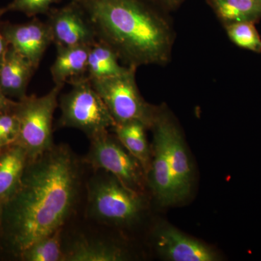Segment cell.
I'll list each match as a JSON object with an SVG mask.
<instances>
[{
    "label": "cell",
    "instance_id": "6da1fadb",
    "mask_svg": "<svg viewBox=\"0 0 261 261\" xmlns=\"http://www.w3.org/2000/svg\"><path fill=\"white\" fill-rule=\"evenodd\" d=\"M81 168L67 145H53L30 160L18 191L5 205L0 238L15 255L39 239L63 228L80 191Z\"/></svg>",
    "mask_w": 261,
    "mask_h": 261
},
{
    "label": "cell",
    "instance_id": "7a4b0ae2",
    "mask_svg": "<svg viewBox=\"0 0 261 261\" xmlns=\"http://www.w3.org/2000/svg\"><path fill=\"white\" fill-rule=\"evenodd\" d=\"M107 44L128 66L163 64L169 59L172 34L167 22L142 0H74Z\"/></svg>",
    "mask_w": 261,
    "mask_h": 261
},
{
    "label": "cell",
    "instance_id": "3957f363",
    "mask_svg": "<svg viewBox=\"0 0 261 261\" xmlns=\"http://www.w3.org/2000/svg\"><path fill=\"white\" fill-rule=\"evenodd\" d=\"M104 172L94 176L89 182V216L99 222L113 226L135 224L145 208L142 192L132 190L116 176Z\"/></svg>",
    "mask_w": 261,
    "mask_h": 261
},
{
    "label": "cell",
    "instance_id": "277c9868",
    "mask_svg": "<svg viewBox=\"0 0 261 261\" xmlns=\"http://www.w3.org/2000/svg\"><path fill=\"white\" fill-rule=\"evenodd\" d=\"M63 84L42 97L25 96L17 101L13 113L18 118L19 134L14 145L23 147L29 161L37 159L53 145V121Z\"/></svg>",
    "mask_w": 261,
    "mask_h": 261
},
{
    "label": "cell",
    "instance_id": "5b68a950",
    "mask_svg": "<svg viewBox=\"0 0 261 261\" xmlns=\"http://www.w3.org/2000/svg\"><path fill=\"white\" fill-rule=\"evenodd\" d=\"M68 83L72 86L71 89L60 99V126L77 128L90 140L116 125L102 97L87 76L72 79Z\"/></svg>",
    "mask_w": 261,
    "mask_h": 261
},
{
    "label": "cell",
    "instance_id": "8992f818",
    "mask_svg": "<svg viewBox=\"0 0 261 261\" xmlns=\"http://www.w3.org/2000/svg\"><path fill=\"white\" fill-rule=\"evenodd\" d=\"M136 67L128 66L121 75L89 80L102 97L116 124L137 121L151 128L158 109L141 95L136 83Z\"/></svg>",
    "mask_w": 261,
    "mask_h": 261
},
{
    "label": "cell",
    "instance_id": "52a82bcc",
    "mask_svg": "<svg viewBox=\"0 0 261 261\" xmlns=\"http://www.w3.org/2000/svg\"><path fill=\"white\" fill-rule=\"evenodd\" d=\"M84 161L97 171H104L118 178L132 190L142 192L146 173L142 165L116 137L106 132L90 139Z\"/></svg>",
    "mask_w": 261,
    "mask_h": 261
},
{
    "label": "cell",
    "instance_id": "ba28073f",
    "mask_svg": "<svg viewBox=\"0 0 261 261\" xmlns=\"http://www.w3.org/2000/svg\"><path fill=\"white\" fill-rule=\"evenodd\" d=\"M170 118L167 112L158 109L151 127L153 129V142L150 168L147 175V180L154 197L163 207L177 204L170 161Z\"/></svg>",
    "mask_w": 261,
    "mask_h": 261
},
{
    "label": "cell",
    "instance_id": "9c48e42d",
    "mask_svg": "<svg viewBox=\"0 0 261 261\" xmlns=\"http://www.w3.org/2000/svg\"><path fill=\"white\" fill-rule=\"evenodd\" d=\"M47 23L56 46H93L97 34L83 8L74 0L61 8H51Z\"/></svg>",
    "mask_w": 261,
    "mask_h": 261
},
{
    "label": "cell",
    "instance_id": "30bf717a",
    "mask_svg": "<svg viewBox=\"0 0 261 261\" xmlns=\"http://www.w3.org/2000/svg\"><path fill=\"white\" fill-rule=\"evenodd\" d=\"M153 240L158 254L166 260H221L218 252L212 247L163 221L154 228Z\"/></svg>",
    "mask_w": 261,
    "mask_h": 261
},
{
    "label": "cell",
    "instance_id": "8fae6325",
    "mask_svg": "<svg viewBox=\"0 0 261 261\" xmlns=\"http://www.w3.org/2000/svg\"><path fill=\"white\" fill-rule=\"evenodd\" d=\"M0 28L8 45L27 58L37 69L44 53L53 43L47 22L34 17L25 23L1 22Z\"/></svg>",
    "mask_w": 261,
    "mask_h": 261
},
{
    "label": "cell",
    "instance_id": "7c38bea8",
    "mask_svg": "<svg viewBox=\"0 0 261 261\" xmlns=\"http://www.w3.org/2000/svg\"><path fill=\"white\" fill-rule=\"evenodd\" d=\"M170 161L175 195L179 203L190 195L193 184V170L181 130L172 118L168 125Z\"/></svg>",
    "mask_w": 261,
    "mask_h": 261
},
{
    "label": "cell",
    "instance_id": "4fadbf2b",
    "mask_svg": "<svg viewBox=\"0 0 261 261\" xmlns=\"http://www.w3.org/2000/svg\"><path fill=\"white\" fill-rule=\"evenodd\" d=\"M36 70L27 58L8 46L0 65V90L6 97L23 99Z\"/></svg>",
    "mask_w": 261,
    "mask_h": 261
},
{
    "label": "cell",
    "instance_id": "5bb4252c",
    "mask_svg": "<svg viewBox=\"0 0 261 261\" xmlns=\"http://www.w3.org/2000/svg\"><path fill=\"white\" fill-rule=\"evenodd\" d=\"M29 161L25 149L18 145L0 149V220L5 205L20 186Z\"/></svg>",
    "mask_w": 261,
    "mask_h": 261
},
{
    "label": "cell",
    "instance_id": "9a60e30c",
    "mask_svg": "<svg viewBox=\"0 0 261 261\" xmlns=\"http://www.w3.org/2000/svg\"><path fill=\"white\" fill-rule=\"evenodd\" d=\"M129 258L126 249L113 242L79 238L63 250V261H125Z\"/></svg>",
    "mask_w": 261,
    "mask_h": 261
},
{
    "label": "cell",
    "instance_id": "2e32d148",
    "mask_svg": "<svg viewBox=\"0 0 261 261\" xmlns=\"http://www.w3.org/2000/svg\"><path fill=\"white\" fill-rule=\"evenodd\" d=\"M90 46H56V61L50 72L55 84H63L87 73Z\"/></svg>",
    "mask_w": 261,
    "mask_h": 261
},
{
    "label": "cell",
    "instance_id": "e0dca14e",
    "mask_svg": "<svg viewBox=\"0 0 261 261\" xmlns=\"http://www.w3.org/2000/svg\"><path fill=\"white\" fill-rule=\"evenodd\" d=\"M112 128L123 147L142 165L147 176L152 159V149L145 133L147 127L140 121H133L116 124Z\"/></svg>",
    "mask_w": 261,
    "mask_h": 261
},
{
    "label": "cell",
    "instance_id": "ac0fdd59",
    "mask_svg": "<svg viewBox=\"0 0 261 261\" xmlns=\"http://www.w3.org/2000/svg\"><path fill=\"white\" fill-rule=\"evenodd\" d=\"M207 3L226 25L255 23L261 18V0H207Z\"/></svg>",
    "mask_w": 261,
    "mask_h": 261
},
{
    "label": "cell",
    "instance_id": "d6986e66",
    "mask_svg": "<svg viewBox=\"0 0 261 261\" xmlns=\"http://www.w3.org/2000/svg\"><path fill=\"white\" fill-rule=\"evenodd\" d=\"M118 55L106 43L98 41L92 46L87 63V78H107L125 73L128 66L123 67L118 63Z\"/></svg>",
    "mask_w": 261,
    "mask_h": 261
},
{
    "label": "cell",
    "instance_id": "ffe728a7",
    "mask_svg": "<svg viewBox=\"0 0 261 261\" xmlns=\"http://www.w3.org/2000/svg\"><path fill=\"white\" fill-rule=\"evenodd\" d=\"M62 231L63 228L39 239L23 250L19 258L23 261H63Z\"/></svg>",
    "mask_w": 261,
    "mask_h": 261
},
{
    "label": "cell",
    "instance_id": "44dd1931",
    "mask_svg": "<svg viewBox=\"0 0 261 261\" xmlns=\"http://www.w3.org/2000/svg\"><path fill=\"white\" fill-rule=\"evenodd\" d=\"M253 22H241L226 25V30L232 42L243 49L260 53L261 39Z\"/></svg>",
    "mask_w": 261,
    "mask_h": 261
},
{
    "label": "cell",
    "instance_id": "7402d4cb",
    "mask_svg": "<svg viewBox=\"0 0 261 261\" xmlns=\"http://www.w3.org/2000/svg\"><path fill=\"white\" fill-rule=\"evenodd\" d=\"M61 0H13L7 6L8 11L21 12L28 17L39 14H47L51 5Z\"/></svg>",
    "mask_w": 261,
    "mask_h": 261
},
{
    "label": "cell",
    "instance_id": "603a6c76",
    "mask_svg": "<svg viewBox=\"0 0 261 261\" xmlns=\"http://www.w3.org/2000/svg\"><path fill=\"white\" fill-rule=\"evenodd\" d=\"M0 128L9 145H14L18 137L19 123L13 111L0 113Z\"/></svg>",
    "mask_w": 261,
    "mask_h": 261
},
{
    "label": "cell",
    "instance_id": "cb8c5ba5",
    "mask_svg": "<svg viewBox=\"0 0 261 261\" xmlns=\"http://www.w3.org/2000/svg\"><path fill=\"white\" fill-rule=\"evenodd\" d=\"M16 102L17 101L12 100L10 98L6 97L0 90V113L13 111Z\"/></svg>",
    "mask_w": 261,
    "mask_h": 261
},
{
    "label": "cell",
    "instance_id": "d4e9b609",
    "mask_svg": "<svg viewBox=\"0 0 261 261\" xmlns=\"http://www.w3.org/2000/svg\"><path fill=\"white\" fill-rule=\"evenodd\" d=\"M7 12H8L7 7L0 8V18ZM0 24H1V22H0ZM8 46L9 45H8L7 41L5 40L4 36H3V33H2L1 28H0V65H1L2 62L3 61V58H4Z\"/></svg>",
    "mask_w": 261,
    "mask_h": 261
},
{
    "label": "cell",
    "instance_id": "484cf974",
    "mask_svg": "<svg viewBox=\"0 0 261 261\" xmlns=\"http://www.w3.org/2000/svg\"><path fill=\"white\" fill-rule=\"evenodd\" d=\"M161 4L166 5L168 8H175L181 4L185 0H155Z\"/></svg>",
    "mask_w": 261,
    "mask_h": 261
},
{
    "label": "cell",
    "instance_id": "4316f807",
    "mask_svg": "<svg viewBox=\"0 0 261 261\" xmlns=\"http://www.w3.org/2000/svg\"><path fill=\"white\" fill-rule=\"evenodd\" d=\"M10 146L8 144V141L5 138L4 135H3V132H2L1 128H0V149L5 148V147Z\"/></svg>",
    "mask_w": 261,
    "mask_h": 261
}]
</instances>
